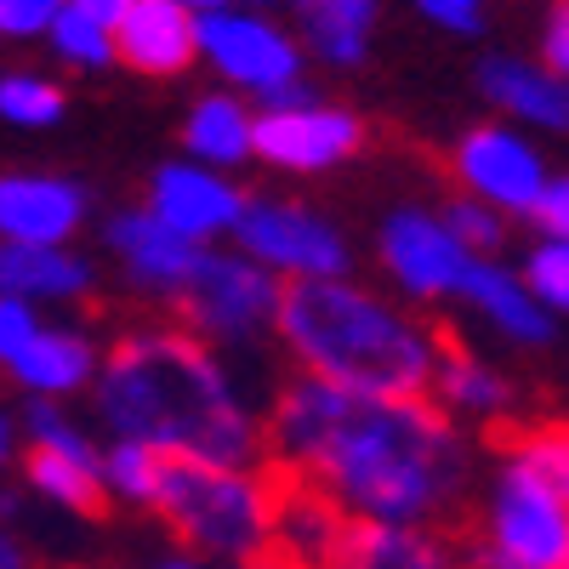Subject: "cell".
Masks as SVG:
<instances>
[{"label": "cell", "mask_w": 569, "mask_h": 569, "mask_svg": "<svg viewBox=\"0 0 569 569\" xmlns=\"http://www.w3.org/2000/svg\"><path fill=\"white\" fill-rule=\"evenodd\" d=\"M262 467L330 496L359 525L433 530L467 490V450L433 399H376L319 376L284 382L262 421Z\"/></svg>", "instance_id": "6da1fadb"}, {"label": "cell", "mask_w": 569, "mask_h": 569, "mask_svg": "<svg viewBox=\"0 0 569 569\" xmlns=\"http://www.w3.org/2000/svg\"><path fill=\"white\" fill-rule=\"evenodd\" d=\"M109 439L149 445L177 461L262 467V427L222 359L182 325H137L98 359L91 376Z\"/></svg>", "instance_id": "7a4b0ae2"}, {"label": "cell", "mask_w": 569, "mask_h": 569, "mask_svg": "<svg viewBox=\"0 0 569 569\" xmlns=\"http://www.w3.org/2000/svg\"><path fill=\"white\" fill-rule=\"evenodd\" d=\"M279 342L330 388L376 399H427L439 370V330L370 297L353 279H291L279 297Z\"/></svg>", "instance_id": "3957f363"}, {"label": "cell", "mask_w": 569, "mask_h": 569, "mask_svg": "<svg viewBox=\"0 0 569 569\" xmlns=\"http://www.w3.org/2000/svg\"><path fill=\"white\" fill-rule=\"evenodd\" d=\"M149 507L200 558H240V563L268 558V530H273V472L268 467L166 456Z\"/></svg>", "instance_id": "277c9868"}, {"label": "cell", "mask_w": 569, "mask_h": 569, "mask_svg": "<svg viewBox=\"0 0 569 569\" xmlns=\"http://www.w3.org/2000/svg\"><path fill=\"white\" fill-rule=\"evenodd\" d=\"M472 569H563L569 563V507L530 472L501 461L485 518L467 541Z\"/></svg>", "instance_id": "5b68a950"}, {"label": "cell", "mask_w": 569, "mask_h": 569, "mask_svg": "<svg viewBox=\"0 0 569 569\" xmlns=\"http://www.w3.org/2000/svg\"><path fill=\"white\" fill-rule=\"evenodd\" d=\"M279 297H284V284L268 268H257L251 257L200 251L194 273H188L182 291H177V313H182V330H194L206 348L211 342L246 348V342L262 337V330H273Z\"/></svg>", "instance_id": "8992f818"}, {"label": "cell", "mask_w": 569, "mask_h": 569, "mask_svg": "<svg viewBox=\"0 0 569 569\" xmlns=\"http://www.w3.org/2000/svg\"><path fill=\"white\" fill-rule=\"evenodd\" d=\"M194 40H200V58L228 80L251 91L262 103H291L302 98V46L273 29L268 18L257 12H240V7H211L194 18Z\"/></svg>", "instance_id": "52a82bcc"}, {"label": "cell", "mask_w": 569, "mask_h": 569, "mask_svg": "<svg viewBox=\"0 0 569 569\" xmlns=\"http://www.w3.org/2000/svg\"><path fill=\"white\" fill-rule=\"evenodd\" d=\"M233 246L273 279H348V240L297 200H246Z\"/></svg>", "instance_id": "ba28073f"}, {"label": "cell", "mask_w": 569, "mask_h": 569, "mask_svg": "<svg viewBox=\"0 0 569 569\" xmlns=\"http://www.w3.org/2000/svg\"><path fill=\"white\" fill-rule=\"evenodd\" d=\"M365 126L359 114L319 103V98H291V103H262L251 114V154L279 166V171H330L359 154Z\"/></svg>", "instance_id": "9c48e42d"}, {"label": "cell", "mask_w": 569, "mask_h": 569, "mask_svg": "<svg viewBox=\"0 0 569 569\" xmlns=\"http://www.w3.org/2000/svg\"><path fill=\"white\" fill-rule=\"evenodd\" d=\"M450 171L467 188V200L490 206L496 217H530L547 188L541 149L512 126H472L450 149Z\"/></svg>", "instance_id": "30bf717a"}, {"label": "cell", "mask_w": 569, "mask_h": 569, "mask_svg": "<svg viewBox=\"0 0 569 569\" xmlns=\"http://www.w3.org/2000/svg\"><path fill=\"white\" fill-rule=\"evenodd\" d=\"M273 472V530H268V558L273 569H342V552L353 541V525L330 496H319L313 485L291 479V472Z\"/></svg>", "instance_id": "8fae6325"}, {"label": "cell", "mask_w": 569, "mask_h": 569, "mask_svg": "<svg viewBox=\"0 0 569 569\" xmlns=\"http://www.w3.org/2000/svg\"><path fill=\"white\" fill-rule=\"evenodd\" d=\"M376 251H382V268L405 284L410 297H421V302L456 297L461 268L472 262V257L456 246V233L445 228V217L421 211V206L388 211L382 233H376Z\"/></svg>", "instance_id": "7c38bea8"}, {"label": "cell", "mask_w": 569, "mask_h": 569, "mask_svg": "<svg viewBox=\"0 0 569 569\" xmlns=\"http://www.w3.org/2000/svg\"><path fill=\"white\" fill-rule=\"evenodd\" d=\"M240 206L246 194L233 188L222 171L211 166H160L154 182H149V211L160 228H171L177 240H188L194 251H211V240H222V233H233V222H240Z\"/></svg>", "instance_id": "4fadbf2b"}, {"label": "cell", "mask_w": 569, "mask_h": 569, "mask_svg": "<svg viewBox=\"0 0 569 569\" xmlns=\"http://www.w3.org/2000/svg\"><path fill=\"white\" fill-rule=\"evenodd\" d=\"M86 222V188L69 177H0V246H34V251H69Z\"/></svg>", "instance_id": "5bb4252c"}, {"label": "cell", "mask_w": 569, "mask_h": 569, "mask_svg": "<svg viewBox=\"0 0 569 569\" xmlns=\"http://www.w3.org/2000/svg\"><path fill=\"white\" fill-rule=\"evenodd\" d=\"M194 18L200 12L171 7V0H131V7L120 12V23L109 29L114 58L126 69H137V74H182L200 58Z\"/></svg>", "instance_id": "9a60e30c"}, {"label": "cell", "mask_w": 569, "mask_h": 569, "mask_svg": "<svg viewBox=\"0 0 569 569\" xmlns=\"http://www.w3.org/2000/svg\"><path fill=\"white\" fill-rule=\"evenodd\" d=\"M456 297L467 308H479L501 337L518 342V348H547L552 342V313L525 291V279H518L512 268H501V262H490V257H472L461 268Z\"/></svg>", "instance_id": "2e32d148"}, {"label": "cell", "mask_w": 569, "mask_h": 569, "mask_svg": "<svg viewBox=\"0 0 569 569\" xmlns=\"http://www.w3.org/2000/svg\"><path fill=\"white\" fill-rule=\"evenodd\" d=\"M98 342L74 325H46L29 337V348L7 365V376L29 393V399H63V393H80L91 376H98Z\"/></svg>", "instance_id": "e0dca14e"}, {"label": "cell", "mask_w": 569, "mask_h": 569, "mask_svg": "<svg viewBox=\"0 0 569 569\" xmlns=\"http://www.w3.org/2000/svg\"><path fill=\"white\" fill-rule=\"evenodd\" d=\"M109 251L120 257V268L142 284V291H160V297H177L182 279L194 273V257H200L188 240H177L171 228H160L142 206H131L109 222Z\"/></svg>", "instance_id": "ac0fdd59"}, {"label": "cell", "mask_w": 569, "mask_h": 569, "mask_svg": "<svg viewBox=\"0 0 569 569\" xmlns=\"http://www.w3.org/2000/svg\"><path fill=\"white\" fill-rule=\"evenodd\" d=\"M23 485L46 501H58L63 512H80V518H103V507H109L103 472H98V445L86 433L69 445H29L23 450Z\"/></svg>", "instance_id": "d6986e66"}, {"label": "cell", "mask_w": 569, "mask_h": 569, "mask_svg": "<svg viewBox=\"0 0 569 569\" xmlns=\"http://www.w3.org/2000/svg\"><path fill=\"white\" fill-rule=\"evenodd\" d=\"M479 91L507 114L541 131H569V80L530 58H485L479 63Z\"/></svg>", "instance_id": "ffe728a7"}, {"label": "cell", "mask_w": 569, "mask_h": 569, "mask_svg": "<svg viewBox=\"0 0 569 569\" xmlns=\"http://www.w3.org/2000/svg\"><path fill=\"white\" fill-rule=\"evenodd\" d=\"M91 273L86 257L74 251H34V246H0V297L12 302H80L91 297Z\"/></svg>", "instance_id": "44dd1931"}, {"label": "cell", "mask_w": 569, "mask_h": 569, "mask_svg": "<svg viewBox=\"0 0 569 569\" xmlns=\"http://www.w3.org/2000/svg\"><path fill=\"white\" fill-rule=\"evenodd\" d=\"M433 399L439 410L450 405V410H461V416H485V421H496V416H507L512 410V382L501 370H490L479 353H467L461 342H450L445 330H439V370H433Z\"/></svg>", "instance_id": "7402d4cb"}, {"label": "cell", "mask_w": 569, "mask_h": 569, "mask_svg": "<svg viewBox=\"0 0 569 569\" xmlns=\"http://www.w3.org/2000/svg\"><path fill=\"white\" fill-rule=\"evenodd\" d=\"M342 569H461L456 547L439 530H405V525H353Z\"/></svg>", "instance_id": "603a6c76"}, {"label": "cell", "mask_w": 569, "mask_h": 569, "mask_svg": "<svg viewBox=\"0 0 569 569\" xmlns=\"http://www.w3.org/2000/svg\"><path fill=\"white\" fill-rule=\"evenodd\" d=\"M251 114L233 91H211V98L194 103V114H188L182 126V142H188V154H194V166H240L251 160Z\"/></svg>", "instance_id": "cb8c5ba5"}, {"label": "cell", "mask_w": 569, "mask_h": 569, "mask_svg": "<svg viewBox=\"0 0 569 569\" xmlns=\"http://www.w3.org/2000/svg\"><path fill=\"white\" fill-rule=\"evenodd\" d=\"M302 23H308V46L319 52V63L330 69H353L370 46V23H376V0H297Z\"/></svg>", "instance_id": "d4e9b609"}, {"label": "cell", "mask_w": 569, "mask_h": 569, "mask_svg": "<svg viewBox=\"0 0 569 569\" xmlns=\"http://www.w3.org/2000/svg\"><path fill=\"white\" fill-rule=\"evenodd\" d=\"M496 450L507 467L530 472L536 485H547L569 507V421H525V427H501Z\"/></svg>", "instance_id": "484cf974"}, {"label": "cell", "mask_w": 569, "mask_h": 569, "mask_svg": "<svg viewBox=\"0 0 569 569\" xmlns=\"http://www.w3.org/2000/svg\"><path fill=\"white\" fill-rule=\"evenodd\" d=\"M160 461L149 445H126L114 439L109 450H98V472H103V490L131 501V507H149L154 501V485H160Z\"/></svg>", "instance_id": "4316f807"}, {"label": "cell", "mask_w": 569, "mask_h": 569, "mask_svg": "<svg viewBox=\"0 0 569 569\" xmlns=\"http://www.w3.org/2000/svg\"><path fill=\"white\" fill-rule=\"evenodd\" d=\"M0 120H12L23 131L58 126L63 120V91L46 80V74H29V69L0 74Z\"/></svg>", "instance_id": "83f0119b"}, {"label": "cell", "mask_w": 569, "mask_h": 569, "mask_svg": "<svg viewBox=\"0 0 569 569\" xmlns=\"http://www.w3.org/2000/svg\"><path fill=\"white\" fill-rule=\"evenodd\" d=\"M518 279L547 313H569V240H536Z\"/></svg>", "instance_id": "f1b7e54d"}, {"label": "cell", "mask_w": 569, "mask_h": 569, "mask_svg": "<svg viewBox=\"0 0 569 569\" xmlns=\"http://www.w3.org/2000/svg\"><path fill=\"white\" fill-rule=\"evenodd\" d=\"M46 40H52V52H58L63 63H74V69H103V63H114V40H109V29H98L91 18H80V12H69V7L52 18Z\"/></svg>", "instance_id": "f546056e"}, {"label": "cell", "mask_w": 569, "mask_h": 569, "mask_svg": "<svg viewBox=\"0 0 569 569\" xmlns=\"http://www.w3.org/2000/svg\"><path fill=\"white\" fill-rule=\"evenodd\" d=\"M445 228L456 233V246H461L467 257H496L501 240H507V217H496V211L479 206V200H450V206H445Z\"/></svg>", "instance_id": "4dcf8cb0"}, {"label": "cell", "mask_w": 569, "mask_h": 569, "mask_svg": "<svg viewBox=\"0 0 569 569\" xmlns=\"http://www.w3.org/2000/svg\"><path fill=\"white\" fill-rule=\"evenodd\" d=\"M63 0H0V40H40Z\"/></svg>", "instance_id": "1f68e13d"}, {"label": "cell", "mask_w": 569, "mask_h": 569, "mask_svg": "<svg viewBox=\"0 0 569 569\" xmlns=\"http://www.w3.org/2000/svg\"><path fill=\"white\" fill-rule=\"evenodd\" d=\"M410 7L450 34H479L485 29V0H410Z\"/></svg>", "instance_id": "d6a6232c"}, {"label": "cell", "mask_w": 569, "mask_h": 569, "mask_svg": "<svg viewBox=\"0 0 569 569\" xmlns=\"http://www.w3.org/2000/svg\"><path fill=\"white\" fill-rule=\"evenodd\" d=\"M40 330V313L29 308V302H12V297H0V365H12L23 348H29V337Z\"/></svg>", "instance_id": "836d02e7"}, {"label": "cell", "mask_w": 569, "mask_h": 569, "mask_svg": "<svg viewBox=\"0 0 569 569\" xmlns=\"http://www.w3.org/2000/svg\"><path fill=\"white\" fill-rule=\"evenodd\" d=\"M530 222L541 228V240H569V177H547Z\"/></svg>", "instance_id": "e575fe53"}, {"label": "cell", "mask_w": 569, "mask_h": 569, "mask_svg": "<svg viewBox=\"0 0 569 569\" xmlns=\"http://www.w3.org/2000/svg\"><path fill=\"white\" fill-rule=\"evenodd\" d=\"M541 69L569 80V0H558V7L547 12V23H541Z\"/></svg>", "instance_id": "d590c367"}, {"label": "cell", "mask_w": 569, "mask_h": 569, "mask_svg": "<svg viewBox=\"0 0 569 569\" xmlns=\"http://www.w3.org/2000/svg\"><path fill=\"white\" fill-rule=\"evenodd\" d=\"M69 12H80V18H91L98 29H114L120 23V12L131 7V0H63Z\"/></svg>", "instance_id": "8d00e7d4"}, {"label": "cell", "mask_w": 569, "mask_h": 569, "mask_svg": "<svg viewBox=\"0 0 569 569\" xmlns=\"http://www.w3.org/2000/svg\"><path fill=\"white\" fill-rule=\"evenodd\" d=\"M0 569H34V558H29V547L12 536V530H0Z\"/></svg>", "instance_id": "74e56055"}, {"label": "cell", "mask_w": 569, "mask_h": 569, "mask_svg": "<svg viewBox=\"0 0 569 569\" xmlns=\"http://www.w3.org/2000/svg\"><path fill=\"white\" fill-rule=\"evenodd\" d=\"M18 456V421L12 416H0V467H7Z\"/></svg>", "instance_id": "f35d334b"}, {"label": "cell", "mask_w": 569, "mask_h": 569, "mask_svg": "<svg viewBox=\"0 0 569 569\" xmlns=\"http://www.w3.org/2000/svg\"><path fill=\"white\" fill-rule=\"evenodd\" d=\"M171 7H188V12H211V7H228V0H171Z\"/></svg>", "instance_id": "ab89813d"}, {"label": "cell", "mask_w": 569, "mask_h": 569, "mask_svg": "<svg viewBox=\"0 0 569 569\" xmlns=\"http://www.w3.org/2000/svg\"><path fill=\"white\" fill-rule=\"evenodd\" d=\"M154 569H206V563H200V558H160Z\"/></svg>", "instance_id": "60d3db41"}, {"label": "cell", "mask_w": 569, "mask_h": 569, "mask_svg": "<svg viewBox=\"0 0 569 569\" xmlns=\"http://www.w3.org/2000/svg\"><path fill=\"white\" fill-rule=\"evenodd\" d=\"M246 569H273V563H246Z\"/></svg>", "instance_id": "b9f144b4"}, {"label": "cell", "mask_w": 569, "mask_h": 569, "mask_svg": "<svg viewBox=\"0 0 569 569\" xmlns=\"http://www.w3.org/2000/svg\"><path fill=\"white\" fill-rule=\"evenodd\" d=\"M563 569H569V563H563Z\"/></svg>", "instance_id": "7bdbcfd3"}]
</instances>
